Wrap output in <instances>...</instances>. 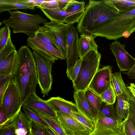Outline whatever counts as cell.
Masks as SVG:
<instances>
[{
	"label": "cell",
	"mask_w": 135,
	"mask_h": 135,
	"mask_svg": "<svg viewBox=\"0 0 135 135\" xmlns=\"http://www.w3.org/2000/svg\"><path fill=\"white\" fill-rule=\"evenodd\" d=\"M95 38L91 34H80L78 42L79 58L82 59L91 50H98V46L94 40Z\"/></svg>",
	"instance_id": "obj_20"
},
{
	"label": "cell",
	"mask_w": 135,
	"mask_h": 135,
	"mask_svg": "<svg viewBox=\"0 0 135 135\" xmlns=\"http://www.w3.org/2000/svg\"><path fill=\"white\" fill-rule=\"evenodd\" d=\"M85 3L84 1H78L72 0L64 9L68 12H74L80 10H84Z\"/></svg>",
	"instance_id": "obj_33"
},
{
	"label": "cell",
	"mask_w": 135,
	"mask_h": 135,
	"mask_svg": "<svg viewBox=\"0 0 135 135\" xmlns=\"http://www.w3.org/2000/svg\"><path fill=\"white\" fill-rule=\"evenodd\" d=\"M128 100L130 104L129 113L135 128V98L131 93Z\"/></svg>",
	"instance_id": "obj_40"
},
{
	"label": "cell",
	"mask_w": 135,
	"mask_h": 135,
	"mask_svg": "<svg viewBox=\"0 0 135 135\" xmlns=\"http://www.w3.org/2000/svg\"><path fill=\"white\" fill-rule=\"evenodd\" d=\"M15 50V47L12 43L10 37L6 46L0 50V61L4 59L11 52Z\"/></svg>",
	"instance_id": "obj_37"
},
{
	"label": "cell",
	"mask_w": 135,
	"mask_h": 135,
	"mask_svg": "<svg viewBox=\"0 0 135 135\" xmlns=\"http://www.w3.org/2000/svg\"><path fill=\"white\" fill-rule=\"evenodd\" d=\"M37 8L40 9H59V5L57 0H45Z\"/></svg>",
	"instance_id": "obj_41"
},
{
	"label": "cell",
	"mask_w": 135,
	"mask_h": 135,
	"mask_svg": "<svg viewBox=\"0 0 135 135\" xmlns=\"http://www.w3.org/2000/svg\"><path fill=\"white\" fill-rule=\"evenodd\" d=\"M112 69V67L109 65L99 69L88 88L100 96L112 85L111 82Z\"/></svg>",
	"instance_id": "obj_12"
},
{
	"label": "cell",
	"mask_w": 135,
	"mask_h": 135,
	"mask_svg": "<svg viewBox=\"0 0 135 135\" xmlns=\"http://www.w3.org/2000/svg\"><path fill=\"white\" fill-rule=\"evenodd\" d=\"M126 119L118 123L116 120L98 115L94 122V129L89 135H126L124 124Z\"/></svg>",
	"instance_id": "obj_8"
},
{
	"label": "cell",
	"mask_w": 135,
	"mask_h": 135,
	"mask_svg": "<svg viewBox=\"0 0 135 135\" xmlns=\"http://www.w3.org/2000/svg\"><path fill=\"white\" fill-rule=\"evenodd\" d=\"M11 81L3 86L0 87V106L2 105L4 95Z\"/></svg>",
	"instance_id": "obj_44"
},
{
	"label": "cell",
	"mask_w": 135,
	"mask_h": 135,
	"mask_svg": "<svg viewBox=\"0 0 135 135\" xmlns=\"http://www.w3.org/2000/svg\"><path fill=\"white\" fill-rule=\"evenodd\" d=\"M101 55L98 50H92L81 59L80 70L75 81L73 82L75 91H85L99 69Z\"/></svg>",
	"instance_id": "obj_4"
},
{
	"label": "cell",
	"mask_w": 135,
	"mask_h": 135,
	"mask_svg": "<svg viewBox=\"0 0 135 135\" xmlns=\"http://www.w3.org/2000/svg\"><path fill=\"white\" fill-rule=\"evenodd\" d=\"M33 53L36 65L38 84L44 97L48 95L51 89V70L53 63L34 51Z\"/></svg>",
	"instance_id": "obj_6"
},
{
	"label": "cell",
	"mask_w": 135,
	"mask_h": 135,
	"mask_svg": "<svg viewBox=\"0 0 135 135\" xmlns=\"http://www.w3.org/2000/svg\"></svg>",
	"instance_id": "obj_52"
},
{
	"label": "cell",
	"mask_w": 135,
	"mask_h": 135,
	"mask_svg": "<svg viewBox=\"0 0 135 135\" xmlns=\"http://www.w3.org/2000/svg\"><path fill=\"white\" fill-rule=\"evenodd\" d=\"M8 12L10 15L9 18L1 22L13 28L14 33H22L28 37H32L41 26L39 24L47 22V20L39 14H29L18 10Z\"/></svg>",
	"instance_id": "obj_3"
},
{
	"label": "cell",
	"mask_w": 135,
	"mask_h": 135,
	"mask_svg": "<svg viewBox=\"0 0 135 135\" xmlns=\"http://www.w3.org/2000/svg\"><path fill=\"white\" fill-rule=\"evenodd\" d=\"M72 0H57L59 5V9L64 10L68 3Z\"/></svg>",
	"instance_id": "obj_45"
},
{
	"label": "cell",
	"mask_w": 135,
	"mask_h": 135,
	"mask_svg": "<svg viewBox=\"0 0 135 135\" xmlns=\"http://www.w3.org/2000/svg\"><path fill=\"white\" fill-rule=\"evenodd\" d=\"M22 109L23 113L29 120L32 119L35 120L46 127H50L38 114L30 108L23 105Z\"/></svg>",
	"instance_id": "obj_30"
},
{
	"label": "cell",
	"mask_w": 135,
	"mask_h": 135,
	"mask_svg": "<svg viewBox=\"0 0 135 135\" xmlns=\"http://www.w3.org/2000/svg\"><path fill=\"white\" fill-rule=\"evenodd\" d=\"M29 132L24 129H17L15 130V133L17 135H27Z\"/></svg>",
	"instance_id": "obj_47"
},
{
	"label": "cell",
	"mask_w": 135,
	"mask_h": 135,
	"mask_svg": "<svg viewBox=\"0 0 135 135\" xmlns=\"http://www.w3.org/2000/svg\"><path fill=\"white\" fill-rule=\"evenodd\" d=\"M31 109H35L54 117H56V112L47 102L39 98L36 93L30 96L22 105Z\"/></svg>",
	"instance_id": "obj_17"
},
{
	"label": "cell",
	"mask_w": 135,
	"mask_h": 135,
	"mask_svg": "<svg viewBox=\"0 0 135 135\" xmlns=\"http://www.w3.org/2000/svg\"><path fill=\"white\" fill-rule=\"evenodd\" d=\"M84 93L85 91H75L74 97L75 104L80 113L88 119L94 122L95 117L85 98Z\"/></svg>",
	"instance_id": "obj_18"
},
{
	"label": "cell",
	"mask_w": 135,
	"mask_h": 135,
	"mask_svg": "<svg viewBox=\"0 0 135 135\" xmlns=\"http://www.w3.org/2000/svg\"><path fill=\"white\" fill-rule=\"evenodd\" d=\"M31 37L38 41L51 45L60 51L47 30L44 26H41L35 35Z\"/></svg>",
	"instance_id": "obj_26"
},
{
	"label": "cell",
	"mask_w": 135,
	"mask_h": 135,
	"mask_svg": "<svg viewBox=\"0 0 135 135\" xmlns=\"http://www.w3.org/2000/svg\"><path fill=\"white\" fill-rule=\"evenodd\" d=\"M28 135H35L32 132L31 129H30V130L28 132Z\"/></svg>",
	"instance_id": "obj_51"
},
{
	"label": "cell",
	"mask_w": 135,
	"mask_h": 135,
	"mask_svg": "<svg viewBox=\"0 0 135 135\" xmlns=\"http://www.w3.org/2000/svg\"><path fill=\"white\" fill-rule=\"evenodd\" d=\"M111 82L117 97L123 94L129 98L130 92L126 87L123 80L120 72L112 73Z\"/></svg>",
	"instance_id": "obj_23"
},
{
	"label": "cell",
	"mask_w": 135,
	"mask_h": 135,
	"mask_svg": "<svg viewBox=\"0 0 135 135\" xmlns=\"http://www.w3.org/2000/svg\"><path fill=\"white\" fill-rule=\"evenodd\" d=\"M125 74L130 79H135V64L130 70L126 72Z\"/></svg>",
	"instance_id": "obj_46"
},
{
	"label": "cell",
	"mask_w": 135,
	"mask_h": 135,
	"mask_svg": "<svg viewBox=\"0 0 135 135\" xmlns=\"http://www.w3.org/2000/svg\"><path fill=\"white\" fill-rule=\"evenodd\" d=\"M66 59L67 70H70L75 64L79 55L78 49L79 39L78 30L71 25L66 32Z\"/></svg>",
	"instance_id": "obj_10"
},
{
	"label": "cell",
	"mask_w": 135,
	"mask_h": 135,
	"mask_svg": "<svg viewBox=\"0 0 135 135\" xmlns=\"http://www.w3.org/2000/svg\"><path fill=\"white\" fill-rule=\"evenodd\" d=\"M30 120V129L35 135H49L46 127L32 119Z\"/></svg>",
	"instance_id": "obj_32"
},
{
	"label": "cell",
	"mask_w": 135,
	"mask_h": 135,
	"mask_svg": "<svg viewBox=\"0 0 135 135\" xmlns=\"http://www.w3.org/2000/svg\"><path fill=\"white\" fill-rule=\"evenodd\" d=\"M10 37L11 31L9 27L5 25L1 27L0 31V50L6 46Z\"/></svg>",
	"instance_id": "obj_34"
},
{
	"label": "cell",
	"mask_w": 135,
	"mask_h": 135,
	"mask_svg": "<svg viewBox=\"0 0 135 135\" xmlns=\"http://www.w3.org/2000/svg\"><path fill=\"white\" fill-rule=\"evenodd\" d=\"M31 109L38 114L59 135H67L64 132L57 117H53L36 109Z\"/></svg>",
	"instance_id": "obj_25"
},
{
	"label": "cell",
	"mask_w": 135,
	"mask_h": 135,
	"mask_svg": "<svg viewBox=\"0 0 135 135\" xmlns=\"http://www.w3.org/2000/svg\"><path fill=\"white\" fill-rule=\"evenodd\" d=\"M120 13L110 0H89L77 28L80 34L105 37L110 22Z\"/></svg>",
	"instance_id": "obj_1"
},
{
	"label": "cell",
	"mask_w": 135,
	"mask_h": 135,
	"mask_svg": "<svg viewBox=\"0 0 135 135\" xmlns=\"http://www.w3.org/2000/svg\"><path fill=\"white\" fill-rule=\"evenodd\" d=\"M9 122H12L15 126L16 129H24L29 132L30 130V120L21 110L12 119L6 123Z\"/></svg>",
	"instance_id": "obj_27"
},
{
	"label": "cell",
	"mask_w": 135,
	"mask_h": 135,
	"mask_svg": "<svg viewBox=\"0 0 135 135\" xmlns=\"http://www.w3.org/2000/svg\"><path fill=\"white\" fill-rule=\"evenodd\" d=\"M2 104L8 119L6 122L12 119L21 110L23 105L21 95L13 79L11 81L4 94Z\"/></svg>",
	"instance_id": "obj_7"
},
{
	"label": "cell",
	"mask_w": 135,
	"mask_h": 135,
	"mask_svg": "<svg viewBox=\"0 0 135 135\" xmlns=\"http://www.w3.org/2000/svg\"><path fill=\"white\" fill-rule=\"evenodd\" d=\"M17 51L11 52L4 59L0 61V75H10L13 76L17 66Z\"/></svg>",
	"instance_id": "obj_21"
},
{
	"label": "cell",
	"mask_w": 135,
	"mask_h": 135,
	"mask_svg": "<svg viewBox=\"0 0 135 135\" xmlns=\"http://www.w3.org/2000/svg\"><path fill=\"white\" fill-rule=\"evenodd\" d=\"M84 94L85 98L93 111L96 118L103 100L99 95L89 88L85 91Z\"/></svg>",
	"instance_id": "obj_24"
},
{
	"label": "cell",
	"mask_w": 135,
	"mask_h": 135,
	"mask_svg": "<svg viewBox=\"0 0 135 135\" xmlns=\"http://www.w3.org/2000/svg\"><path fill=\"white\" fill-rule=\"evenodd\" d=\"M81 63V59L79 58L73 67L69 70H66L67 77L73 82L75 81L78 76L80 70Z\"/></svg>",
	"instance_id": "obj_36"
},
{
	"label": "cell",
	"mask_w": 135,
	"mask_h": 135,
	"mask_svg": "<svg viewBox=\"0 0 135 135\" xmlns=\"http://www.w3.org/2000/svg\"><path fill=\"white\" fill-rule=\"evenodd\" d=\"M35 6L29 0H0V13L17 9L34 10Z\"/></svg>",
	"instance_id": "obj_19"
},
{
	"label": "cell",
	"mask_w": 135,
	"mask_h": 135,
	"mask_svg": "<svg viewBox=\"0 0 135 135\" xmlns=\"http://www.w3.org/2000/svg\"><path fill=\"white\" fill-rule=\"evenodd\" d=\"M49 135H59L55 130L50 126L46 127Z\"/></svg>",
	"instance_id": "obj_49"
},
{
	"label": "cell",
	"mask_w": 135,
	"mask_h": 135,
	"mask_svg": "<svg viewBox=\"0 0 135 135\" xmlns=\"http://www.w3.org/2000/svg\"><path fill=\"white\" fill-rule=\"evenodd\" d=\"M135 31V9L120 12L109 23L105 37L108 40H117L122 37H129Z\"/></svg>",
	"instance_id": "obj_5"
},
{
	"label": "cell",
	"mask_w": 135,
	"mask_h": 135,
	"mask_svg": "<svg viewBox=\"0 0 135 135\" xmlns=\"http://www.w3.org/2000/svg\"><path fill=\"white\" fill-rule=\"evenodd\" d=\"M45 0H33V3L34 4L35 7H38L40 4L44 2Z\"/></svg>",
	"instance_id": "obj_50"
},
{
	"label": "cell",
	"mask_w": 135,
	"mask_h": 135,
	"mask_svg": "<svg viewBox=\"0 0 135 135\" xmlns=\"http://www.w3.org/2000/svg\"><path fill=\"white\" fill-rule=\"evenodd\" d=\"M73 113L78 121L89 130L90 133L94 129V122L86 118L80 112H74Z\"/></svg>",
	"instance_id": "obj_35"
},
{
	"label": "cell",
	"mask_w": 135,
	"mask_h": 135,
	"mask_svg": "<svg viewBox=\"0 0 135 135\" xmlns=\"http://www.w3.org/2000/svg\"><path fill=\"white\" fill-rule=\"evenodd\" d=\"M128 98L123 94L117 96L115 109L117 114V121L118 123H120L126 119L128 115L130 107Z\"/></svg>",
	"instance_id": "obj_22"
},
{
	"label": "cell",
	"mask_w": 135,
	"mask_h": 135,
	"mask_svg": "<svg viewBox=\"0 0 135 135\" xmlns=\"http://www.w3.org/2000/svg\"><path fill=\"white\" fill-rule=\"evenodd\" d=\"M127 88L135 98V84L134 83H131Z\"/></svg>",
	"instance_id": "obj_48"
},
{
	"label": "cell",
	"mask_w": 135,
	"mask_h": 135,
	"mask_svg": "<svg viewBox=\"0 0 135 135\" xmlns=\"http://www.w3.org/2000/svg\"><path fill=\"white\" fill-rule=\"evenodd\" d=\"M40 9L51 21L57 22L70 25L78 22L84 11L70 12L58 9Z\"/></svg>",
	"instance_id": "obj_14"
},
{
	"label": "cell",
	"mask_w": 135,
	"mask_h": 135,
	"mask_svg": "<svg viewBox=\"0 0 135 135\" xmlns=\"http://www.w3.org/2000/svg\"><path fill=\"white\" fill-rule=\"evenodd\" d=\"M98 115L109 118L117 120V114L113 104H107L103 102Z\"/></svg>",
	"instance_id": "obj_29"
},
{
	"label": "cell",
	"mask_w": 135,
	"mask_h": 135,
	"mask_svg": "<svg viewBox=\"0 0 135 135\" xmlns=\"http://www.w3.org/2000/svg\"><path fill=\"white\" fill-rule=\"evenodd\" d=\"M119 12L130 11L135 9V0H110Z\"/></svg>",
	"instance_id": "obj_28"
},
{
	"label": "cell",
	"mask_w": 135,
	"mask_h": 135,
	"mask_svg": "<svg viewBox=\"0 0 135 135\" xmlns=\"http://www.w3.org/2000/svg\"><path fill=\"white\" fill-rule=\"evenodd\" d=\"M57 119L67 135H89L90 132L80 122L68 115L56 112Z\"/></svg>",
	"instance_id": "obj_15"
},
{
	"label": "cell",
	"mask_w": 135,
	"mask_h": 135,
	"mask_svg": "<svg viewBox=\"0 0 135 135\" xmlns=\"http://www.w3.org/2000/svg\"><path fill=\"white\" fill-rule=\"evenodd\" d=\"M16 128L11 122L0 126V135H17L15 133Z\"/></svg>",
	"instance_id": "obj_38"
},
{
	"label": "cell",
	"mask_w": 135,
	"mask_h": 135,
	"mask_svg": "<svg viewBox=\"0 0 135 135\" xmlns=\"http://www.w3.org/2000/svg\"><path fill=\"white\" fill-rule=\"evenodd\" d=\"M103 102L107 104H114L117 97L112 85L100 95Z\"/></svg>",
	"instance_id": "obj_31"
},
{
	"label": "cell",
	"mask_w": 135,
	"mask_h": 135,
	"mask_svg": "<svg viewBox=\"0 0 135 135\" xmlns=\"http://www.w3.org/2000/svg\"><path fill=\"white\" fill-rule=\"evenodd\" d=\"M17 62L13 75L20 91L23 104L31 95L36 93L38 84L36 66L33 52L22 46L17 51Z\"/></svg>",
	"instance_id": "obj_2"
},
{
	"label": "cell",
	"mask_w": 135,
	"mask_h": 135,
	"mask_svg": "<svg viewBox=\"0 0 135 135\" xmlns=\"http://www.w3.org/2000/svg\"><path fill=\"white\" fill-rule=\"evenodd\" d=\"M70 25L53 21L47 22L43 25L47 30L65 59L66 54V32Z\"/></svg>",
	"instance_id": "obj_9"
},
{
	"label": "cell",
	"mask_w": 135,
	"mask_h": 135,
	"mask_svg": "<svg viewBox=\"0 0 135 135\" xmlns=\"http://www.w3.org/2000/svg\"><path fill=\"white\" fill-rule=\"evenodd\" d=\"M46 101L55 112L64 113L78 121L73 113L80 112L75 104L59 97H51Z\"/></svg>",
	"instance_id": "obj_16"
},
{
	"label": "cell",
	"mask_w": 135,
	"mask_h": 135,
	"mask_svg": "<svg viewBox=\"0 0 135 135\" xmlns=\"http://www.w3.org/2000/svg\"><path fill=\"white\" fill-rule=\"evenodd\" d=\"M27 42V46L33 51L53 63L58 59H65L61 52L51 45L37 41L32 37H28Z\"/></svg>",
	"instance_id": "obj_13"
},
{
	"label": "cell",
	"mask_w": 135,
	"mask_h": 135,
	"mask_svg": "<svg viewBox=\"0 0 135 135\" xmlns=\"http://www.w3.org/2000/svg\"><path fill=\"white\" fill-rule=\"evenodd\" d=\"M117 40L110 45L120 71L130 70L135 64V58L125 50L126 46Z\"/></svg>",
	"instance_id": "obj_11"
},
{
	"label": "cell",
	"mask_w": 135,
	"mask_h": 135,
	"mask_svg": "<svg viewBox=\"0 0 135 135\" xmlns=\"http://www.w3.org/2000/svg\"><path fill=\"white\" fill-rule=\"evenodd\" d=\"M8 120L3 104L0 106V126L5 123Z\"/></svg>",
	"instance_id": "obj_43"
},
{
	"label": "cell",
	"mask_w": 135,
	"mask_h": 135,
	"mask_svg": "<svg viewBox=\"0 0 135 135\" xmlns=\"http://www.w3.org/2000/svg\"><path fill=\"white\" fill-rule=\"evenodd\" d=\"M124 130L126 135H135V128L129 113L125 123Z\"/></svg>",
	"instance_id": "obj_39"
},
{
	"label": "cell",
	"mask_w": 135,
	"mask_h": 135,
	"mask_svg": "<svg viewBox=\"0 0 135 135\" xmlns=\"http://www.w3.org/2000/svg\"><path fill=\"white\" fill-rule=\"evenodd\" d=\"M13 79V76L10 75H0V87L10 81Z\"/></svg>",
	"instance_id": "obj_42"
}]
</instances>
